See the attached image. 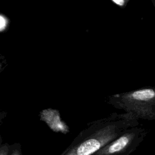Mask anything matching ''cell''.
<instances>
[{
    "label": "cell",
    "mask_w": 155,
    "mask_h": 155,
    "mask_svg": "<svg viewBox=\"0 0 155 155\" xmlns=\"http://www.w3.org/2000/svg\"><path fill=\"white\" fill-rule=\"evenodd\" d=\"M139 125V120L130 114L114 112L93 123L81 140L61 155H93L128 129Z\"/></svg>",
    "instance_id": "cell-1"
},
{
    "label": "cell",
    "mask_w": 155,
    "mask_h": 155,
    "mask_svg": "<svg viewBox=\"0 0 155 155\" xmlns=\"http://www.w3.org/2000/svg\"><path fill=\"white\" fill-rule=\"evenodd\" d=\"M108 103L138 120H155V87H143L114 94L108 97Z\"/></svg>",
    "instance_id": "cell-2"
},
{
    "label": "cell",
    "mask_w": 155,
    "mask_h": 155,
    "mask_svg": "<svg viewBox=\"0 0 155 155\" xmlns=\"http://www.w3.org/2000/svg\"><path fill=\"white\" fill-rule=\"evenodd\" d=\"M147 133L145 128L139 125L130 128L93 155H130L140 145Z\"/></svg>",
    "instance_id": "cell-3"
},
{
    "label": "cell",
    "mask_w": 155,
    "mask_h": 155,
    "mask_svg": "<svg viewBox=\"0 0 155 155\" xmlns=\"http://www.w3.org/2000/svg\"><path fill=\"white\" fill-rule=\"evenodd\" d=\"M129 1V0H111L112 2L120 8L125 7Z\"/></svg>",
    "instance_id": "cell-4"
},
{
    "label": "cell",
    "mask_w": 155,
    "mask_h": 155,
    "mask_svg": "<svg viewBox=\"0 0 155 155\" xmlns=\"http://www.w3.org/2000/svg\"><path fill=\"white\" fill-rule=\"evenodd\" d=\"M9 148L6 145L0 146V155H8Z\"/></svg>",
    "instance_id": "cell-5"
},
{
    "label": "cell",
    "mask_w": 155,
    "mask_h": 155,
    "mask_svg": "<svg viewBox=\"0 0 155 155\" xmlns=\"http://www.w3.org/2000/svg\"><path fill=\"white\" fill-rule=\"evenodd\" d=\"M5 25V21L2 16H0V29L3 28Z\"/></svg>",
    "instance_id": "cell-6"
},
{
    "label": "cell",
    "mask_w": 155,
    "mask_h": 155,
    "mask_svg": "<svg viewBox=\"0 0 155 155\" xmlns=\"http://www.w3.org/2000/svg\"><path fill=\"white\" fill-rule=\"evenodd\" d=\"M10 155H21V153H20L19 150H15L13 151V152L11 153V154Z\"/></svg>",
    "instance_id": "cell-7"
},
{
    "label": "cell",
    "mask_w": 155,
    "mask_h": 155,
    "mask_svg": "<svg viewBox=\"0 0 155 155\" xmlns=\"http://www.w3.org/2000/svg\"><path fill=\"white\" fill-rule=\"evenodd\" d=\"M152 2L153 3V4H154V5L155 7V1H152Z\"/></svg>",
    "instance_id": "cell-8"
}]
</instances>
